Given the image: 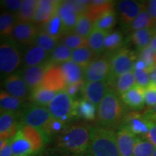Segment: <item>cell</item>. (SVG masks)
<instances>
[{
  "label": "cell",
  "instance_id": "cell-1",
  "mask_svg": "<svg viewBox=\"0 0 156 156\" xmlns=\"http://www.w3.org/2000/svg\"><path fill=\"white\" fill-rule=\"evenodd\" d=\"M90 140V127L78 123L68 126L56 137V145L64 153L76 156L87 152Z\"/></svg>",
  "mask_w": 156,
  "mask_h": 156
},
{
  "label": "cell",
  "instance_id": "cell-2",
  "mask_svg": "<svg viewBox=\"0 0 156 156\" xmlns=\"http://www.w3.org/2000/svg\"><path fill=\"white\" fill-rule=\"evenodd\" d=\"M125 114L122 99L109 87L98 108L97 121L99 125L111 129L118 128L122 125Z\"/></svg>",
  "mask_w": 156,
  "mask_h": 156
},
{
  "label": "cell",
  "instance_id": "cell-3",
  "mask_svg": "<svg viewBox=\"0 0 156 156\" xmlns=\"http://www.w3.org/2000/svg\"><path fill=\"white\" fill-rule=\"evenodd\" d=\"M89 152L92 156H121L114 129L100 125L90 127Z\"/></svg>",
  "mask_w": 156,
  "mask_h": 156
},
{
  "label": "cell",
  "instance_id": "cell-4",
  "mask_svg": "<svg viewBox=\"0 0 156 156\" xmlns=\"http://www.w3.org/2000/svg\"><path fill=\"white\" fill-rule=\"evenodd\" d=\"M53 120L48 108L30 103L23 107L20 112L21 125L30 126L37 129L44 134L46 141L48 139V126Z\"/></svg>",
  "mask_w": 156,
  "mask_h": 156
},
{
  "label": "cell",
  "instance_id": "cell-5",
  "mask_svg": "<svg viewBox=\"0 0 156 156\" xmlns=\"http://www.w3.org/2000/svg\"><path fill=\"white\" fill-rule=\"evenodd\" d=\"M108 56L110 61V73L107 78L108 83L121 75L133 72L138 57L134 51L124 46Z\"/></svg>",
  "mask_w": 156,
  "mask_h": 156
},
{
  "label": "cell",
  "instance_id": "cell-6",
  "mask_svg": "<svg viewBox=\"0 0 156 156\" xmlns=\"http://www.w3.org/2000/svg\"><path fill=\"white\" fill-rule=\"evenodd\" d=\"M75 101L65 90L58 92L48 105V109L54 119L65 124L68 119L75 116Z\"/></svg>",
  "mask_w": 156,
  "mask_h": 156
},
{
  "label": "cell",
  "instance_id": "cell-7",
  "mask_svg": "<svg viewBox=\"0 0 156 156\" xmlns=\"http://www.w3.org/2000/svg\"><path fill=\"white\" fill-rule=\"evenodd\" d=\"M21 63L18 46L12 41L2 43L0 46V70L3 75H9Z\"/></svg>",
  "mask_w": 156,
  "mask_h": 156
},
{
  "label": "cell",
  "instance_id": "cell-8",
  "mask_svg": "<svg viewBox=\"0 0 156 156\" xmlns=\"http://www.w3.org/2000/svg\"><path fill=\"white\" fill-rule=\"evenodd\" d=\"M110 73V61L108 55L98 56L90 64L84 72L85 83L102 81L106 80Z\"/></svg>",
  "mask_w": 156,
  "mask_h": 156
},
{
  "label": "cell",
  "instance_id": "cell-9",
  "mask_svg": "<svg viewBox=\"0 0 156 156\" xmlns=\"http://www.w3.org/2000/svg\"><path fill=\"white\" fill-rule=\"evenodd\" d=\"M19 112L1 111L0 114V140H9L16 135L20 126Z\"/></svg>",
  "mask_w": 156,
  "mask_h": 156
},
{
  "label": "cell",
  "instance_id": "cell-10",
  "mask_svg": "<svg viewBox=\"0 0 156 156\" xmlns=\"http://www.w3.org/2000/svg\"><path fill=\"white\" fill-rule=\"evenodd\" d=\"M4 87L6 92L23 101L30 97V90L23 79V73H12L7 76Z\"/></svg>",
  "mask_w": 156,
  "mask_h": 156
},
{
  "label": "cell",
  "instance_id": "cell-11",
  "mask_svg": "<svg viewBox=\"0 0 156 156\" xmlns=\"http://www.w3.org/2000/svg\"><path fill=\"white\" fill-rule=\"evenodd\" d=\"M109 89L107 79L105 80L90 82L84 83L81 90L83 98L94 104L97 108L103 101L105 95Z\"/></svg>",
  "mask_w": 156,
  "mask_h": 156
},
{
  "label": "cell",
  "instance_id": "cell-12",
  "mask_svg": "<svg viewBox=\"0 0 156 156\" xmlns=\"http://www.w3.org/2000/svg\"><path fill=\"white\" fill-rule=\"evenodd\" d=\"M40 87L58 93L67 87V83L62 70L58 64H53L45 74Z\"/></svg>",
  "mask_w": 156,
  "mask_h": 156
},
{
  "label": "cell",
  "instance_id": "cell-13",
  "mask_svg": "<svg viewBox=\"0 0 156 156\" xmlns=\"http://www.w3.org/2000/svg\"><path fill=\"white\" fill-rule=\"evenodd\" d=\"M122 124L137 136L145 137L149 132L150 122L144 116L143 113L138 112L126 113Z\"/></svg>",
  "mask_w": 156,
  "mask_h": 156
},
{
  "label": "cell",
  "instance_id": "cell-14",
  "mask_svg": "<svg viewBox=\"0 0 156 156\" xmlns=\"http://www.w3.org/2000/svg\"><path fill=\"white\" fill-rule=\"evenodd\" d=\"M52 64L53 63L48 59L37 66L25 68L23 72V79L30 92L40 87L45 74Z\"/></svg>",
  "mask_w": 156,
  "mask_h": 156
},
{
  "label": "cell",
  "instance_id": "cell-15",
  "mask_svg": "<svg viewBox=\"0 0 156 156\" xmlns=\"http://www.w3.org/2000/svg\"><path fill=\"white\" fill-rule=\"evenodd\" d=\"M38 29L33 23L17 21L12 33V38L23 45L34 44Z\"/></svg>",
  "mask_w": 156,
  "mask_h": 156
},
{
  "label": "cell",
  "instance_id": "cell-16",
  "mask_svg": "<svg viewBox=\"0 0 156 156\" xmlns=\"http://www.w3.org/2000/svg\"><path fill=\"white\" fill-rule=\"evenodd\" d=\"M145 5V2L132 0L119 2L118 4V12L121 23L125 27L129 25L139 15Z\"/></svg>",
  "mask_w": 156,
  "mask_h": 156
},
{
  "label": "cell",
  "instance_id": "cell-17",
  "mask_svg": "<svg viewBox=\"0 0 156 156\" xmlns=\"http://www.w3.org/2000/svg\"><path fill=\"white\" fill-rule=\"evenodd\" d=\"M57 13L61 17L67 33L73 31L80 14L76 9L73 1H60Z\"/></svg>",
  "mask_w": 156,
  "mask_h": 156
},
{
  "label": "cell",
  "instance_id": "cell-18",
  "mask_svg": "<svg viewBox=\"0 0 156 156\" xmlns=\"http://www.w3.org/2000/svg\"><path fill=\"white\" fill-rule=\"evenodd\" d=\"M116 136L121 156H133L136 136L122 124L118 127Z\"/></svg>",
  "mask_w": 156,
  "mask_h": 156
},
{
  "label": "cell",
  "instance_id": "cell-19",
  "mask_svg": "<svg viewBox=\"0 0 156 156\" xmlns=\"http://www.w3.org/2000/svg\"><path fill=\"white\" fill-rule=\"evenodd\" d=\"M60 1L54 0H40L35 14L34 23H43L47 22L57 12Z\"/></svg>",
  "mask_w": 156,
  "mask_h": 156
},
{
  "label": "cell",
  "instance_id": "cell-20",
  "mask_svg": "<svg viewBox=\"0 0 156 156\" xmlns=\"http://www.w3.org/2000/svg\"><path fill=\"white\" fill-rule=\"evenodd\" d=\"M124 104L133 110H140L145 106V88L140 85L130 89L127 92L121 95Z\"/></svg>",
  "mask_w": 156,
  "mask_h": 156
},
{
  "label": "cell",
  "instance_id": "cell-21",
  "mask_svg": "<svg viewBox=\"0 0 156 156\" xmlns=\"http://www.w3.org/2000/svg\"><path fill=\"white\" fill-rule=\"evenodd\" d=\"M12 156H33L35 153L30 142L19 129L14 137L10 140Z\"/></svg>",
  "mask_w": 156,
  "mask_h": 156
},
{
  "label": "cell",
  "instance_id": "cell-22",
  "mask_svg": "<svg viewBox=\"0 0 156 156\" xmlns=\"http://www.w3.org/2000/svg\"><path fill=\"white\" fill-rule=\"evenodd\" d=\"M59 66L64 74L67 85L80 83L84 81L85 69L72 60L64 62Z\"/></svg>",
  "mask_w": 156,
  "mask_h": 156
},
{
  "label": "cell",
  "instance_id": "cell-23",
  "mask_svg": "<svg viewBox=\"0 0 156 156\" xmlns=\"http://www.w3.org/2000/svg\"><path fill=\"white\" fill-rule=\"evenodd\" d=\"M114 2L109 0L90 1L88 8L85 14L94 23L106 12L114 10Z\"/></svg>",
  "mask_w": 156,
  "mask_h": 156
},
{
  "label": "cell",
  "instance_id": "cell-24",
  "mask_svg": "<svg viewBox=\"0 0 156 156\" xmlns=\"http://www.w3.org/2000/svg\"><path fill=\"white\" fill-rule=\"evenodd\" d=\"M155 35L154 28L142 29L131 33L129 37V41L136 48V49L140 51L150 46Z\"/></svg>",
  "mask_w": 156,
  "mask_h": 156
},
{
  "label": "cell",
  "instance_id": "cell-25",
  "mask_svg": "<svg viewBox=\"0 0 156 156\" xmlns=\"http://www.w3.org/2000/svg\"><path fill=\"white\" fill-rule=\"evenodd\" d=\"M39 28L44 30L49 36L58 40L64 34H67V30H66L64 23L57 12L49 20L41 25Z\"/></svg>",
  "mask_w": 156,
  "mask_h": 156
},
{
  "label": "cell",
  "instance_id": "cell-26",
  "mask_svg": "<svg viewBox=\"0 0 156 156\" xmlns=\"http://www.w3.org/2000/svg\"><path fill=\"white\" fill-rule=\"evenodd\" d=\"M48 52L36 44H32L28 48L24 56V65L26 67L37 66L46 61Z\"/></svg>",
  "mask_w": 156,
  "mask_h": 156
},
{
  "label": "cell",
  "instance_id": "cell-27",
  "mask_svg": "<svg viewBox=\"0 0 156 156\" xmlns=\"http://www.w3.org/2000/svg\"><path fill=\"white\" fill-rule=\"evenodd\" d=\"M136 80L133 72H130L118 77L108 83L109 87L114 90L119 95H122L135 86Z\"/></svg>",
  "mask_w": 156,
  "mask_h": 156
},
{
  "label": "cell",
  "instance_id": "cell-28",
  "mask_svg": "<svg viewBox=\"0 0 156 156\" xmlns=\"http://www.w3.org/2000/svg\"><path fill=\"white\" fill-rule=\"evenodd\" d=\"M20 130L23 132L26 139L30 142L36 153H38L42 149L46 140L44 134L38 129L30 126L21 125L20 126Z\"/></svg>",
  "mask_w": 156,
  "mask_h": 156
},
{
  "label": "cell",
  "instance_id": "cell-29",
  "mask_svg": "<svg viewBox=\"0 0 156 156\" xmlns=\"http://www.w3.org/2000/svg\"><path fill=\"white\" fill-rule=\"evenodd\" d=\"M98 108L84 98L75 101V116L80 117L87 121H93L97 117Z\"/></svg>",
  "mask_w": 156,
  "mask_h": 156
},
{
  "label": "cell",
  "instance_id": "cell-30",
  "mask_svg": "<svg viewBox=\"0 0 156 156\" xmlns=\"http://www.w3.org/2000/svg\"><path fill=\"white\" fill-rule=\"evenodd\" d=\"M155 25L152 20L151 15L146 8V3L144 8L142 9L139 15L132 22L126 26L128 32H134V31L142 30L146 28H155Z\"/></svg>",
  "mask_w": 156,
  "mask_h": 156
},
{
  "label": "cell",
  "instance_id": "cell-31",
  "mask_svg": "<svg viewBox=\"0 0 156 156\" xmlns=\"http://www.w3.org/2000/svg\"><path fill=\"white\" fill-rule=\"evenodd\" d=\"M108 33L93 28L91 34L87 37V47L92 50L96 56H101L103 52L105 39Z\"/></svg>",
  "mask_w": 156,
  "mask_h": 156
},
{
  "label": "cell",
  "instance_id": "cell-32",
  "mask_svg": "<svg viewBox=\"0 0 156 156\" xmlns=\"http://www.w3.org/2000/svg\"><path fill=\"white\" fill-rule=\"evenodd\" d=\"M124 47V36L122 32L118 30L110 31L105 39L103 52L106 55L111 54Z\"/></svg>",
  "mask_w": 156,
  "mask_h": 156
},
{
  "label": "cell",
  "instance_id": "cell-33",
  "mask_svg": "<svg viewBox=\"0 0 156 156\" xmlns=\"http://www.w3.org/2000/svg\"><path fill=\"white\" fill-rule=\"evenodd\" d=\"M96 57L97 56L94 52L86 46L73 50L72 51L71 60L85 69Z\"/></svg>",
  "mask_w": 156,
  "mask_h": 156
},
{
  "label": "cell",
  "instance_id": "cell-34",
  "mask_svg": "<svg viewBox=\"0 0 156 156\" xmlns=\"http://www.w3.org/2000/svg\"><path fill=\"white\" fill-rule=\"evenodd\" d=\"M38 3V1L36 0L23 1L20 9L15 14L17 21L27 23L34 22Z\"/></svg>",
  "mask_w": 156,
  "mask_h": 156
},
{
  "label": "cell",
  "instance_id": "cell-35",
  "mask_svg": "<svg viewBox=\"0 0 156 156\" xmlns=\"http://www.w3.org/2000/svg\"><path fill=\"white\" fill-rule=\"evenodd\" d=\"M58 93L43 88L41 87H37L30 92V99L31 102L38 106H44L48 105L53 100Z\"/></svg>",
  "mask_w": 156,
  "mask_h": 156
},
{
  "label": "cell",
  "instance_id": "cell-36",
  "mask_svg": "<svg viewBox=\"0 0 156 156\" xmlns=\"http://www.w3.org/2000/svg\"><path fill=\"white\" fill-rule=\"evenodd\" d=\"M24 101L15 98L5 90H2L0 94V106L1 111L11 112H19L18 110L23 106Z\"/></svg>",
  "mask_w": 156,
  "mask_h": 156
},
{
  "label": "cell",
  "instance_id": "cell-37",
  "mask_svg": "<svg viewBox=\"0 0 156 156\" xmlns=\"http://www.w3.org/2000/svg\"><path fill=\"white\" fill-rule=\"evenodd\" d=\"M156 147L146 137L136 136L133 156H153Z\"/></svg>",
  "mask_w": 156,
  "mask_h": 156
},
{
  "label": "cell",
  "instance_id": "cell-38",
  "mask_svg": "<svg viewBox=\"0 0 156 156\" xmlns=\"http://www.w3.org/2000/svg\"><path fill=\"white\" fill-rule=\"evenodd\" d=\"M72 51H73L63 44H58L52 51L49 60L53 64L60 65L64 62L71 61Z\"/></svg>",
  "mask_w": 156,
  "mask_h": 156
},
{
  "label": "cell",
  "instance_id": "cell-39",
  "mask_svg": "<svg viewBox=\"0 0 156 156\" xmlns=\"http://www.w3.org/2000/svg\"><path fill=\"white\" fill-rule=\"evenodd\" d=\"M60 39H61L62 44L65 45L71 50L73 49V51L77 48L87 46V38L76 34L73 31L65 34Z\"/></svg>",
  "mask_w": 156,
  "mask_h": 156
},
{
  "label": "cell",
  "instance_id": "cell-40",
  "mask_svg": "<svg viewBox=\"0 0 156 156\" xmlns=\"http://www.w3.org/2000/svg\"><path fill=\"white\" fill-rule=\"evenodd\" d=\"M58 39L49 36L38 28V34L35 39L34 44L44 48L48 53V52H52V51L56 48V46L58 45Z\"/></svg>",
  "mask_w": 156,
  "mask_h": 156
},
{
  "label": "cell",
  "instance_id": "cell-41",
  "mask_svg": "<svg viewBox=\"0 0 156 156\" xmlns=\"http://www.w3.org/2000/svg\"><path fill=\"white\" fill-rule=\"evenodd\" d=\"M93 24L94 23L84 13L80 16L73 32L83 38H87L93 30Z\"/></svg>",
  "mask_w": 156,
  "mask_h": 156
},
{
  "label": "cell",
  "instance_id": "cell-42",
  "mask_svg": "<svg viewBox=\"0 0 156 156\" xmlns=\"http://www.w3.org/2000/svg\"><path fill=\"white\" fill-rule=\"evenodd\" d=\"M17 22L15 15L8 12L2 13L0 16V33L1 36L8 37L12 36L15 25Z\"/></svg>",
  "mask_w": 156,
  "mask_h": 156
},
{
  "label": "cell",
  "instance_id": "cell-43",
  "mask_svg": "<svg viewBox=\"0 0 156 156\" xmlns=\"http://www.w3.org/2000/svg\"><path fill=\"white\" fill-rule=\"evenodd\" d=\"M116 23V15L114 10L108 12L97 20L93 24V28L110 32V30Z\"/></svg>",
  "mask_w": 156,
  "mask_h": 156
},
{
  "label": "cell",
  "instance_id": "cell-44",
  "mask_svg": "<svg viewBox=\"0 0 156 156\" xmlns=\"http://www.w3.org/2000/svg\"><path fill=\"white\" fill-rule=\"evenodd\" d=\"M138 58L145 62L150 72H151L156 66V53L150 46L140 51Z\"/></svg>",
  "mask_w": 156,
  "mask_h": 156
},
{
  "label": "cell",
  "instance_id": "cell-45",
  "mask_svg": "<svg viewBox=\"0 0 156 156\" xmlns=\"http://www.w3.org/2000/svg\"><path fill=\"white\" fill-rule=\"evenodd\" d=\"M133 73L135 77L136 84L144 88L147 87L151 83L150 72L142 69H134Z\"/></svg>",
  "mask_w": 156,
  "mask_h": 156
},
{
  "label": "cell",
  "instance_id": "cell-46",
  "mask_svg": "<svg viewBox=\"0 0 156 156\" xmlns=\"http://www.w3.org/2000/svg\"><path fill=\"white\" fill-rule=\"evenodd\" d=\"M145 102L150 108L156 106V85L151 83L145 88Z\"/></svg>",
  "mask_w": 156,
  "mask_h": 156
},
{
  "label": "cell",
  "instance_id": "cell-47",
  "mask_svg": "<svg viewBox=\"0 0 156 156\" xmlns=\"http://www.w3.org/2000/svg\"><path fill=\"white\" fill-rule=\"evenodd\" d=\"M23 1L20 0H3L1 1V5L8 12H18L22 5Z\"/></svg>",
  "mask_w": 156,
  "mask_h": 156
},
{
  "label": "cell",
  "instance_id": "cell-48",
  "mask_svg": "<svg viewBox=\"0 0 156 156\" xmlns=\"http://www.w3.org/2000/svg\"><path fill=\"white\" fill-rule=\"evenodd\" d=\"M0 156H12L10 140H0Z\"/></svg>",
  "mask_w": 156,
  "mask_h": 156
},
{
  "label": "cell",
  "instance_id": "cell-49",
  "mask_svg": "<svg viewBox=\"0 0 156 156\" xmlns=\"http://www.w3.org/2000/svg\"><path fill=\"white\" fill-rule=\"evenodd\" d=\"M145 137L156 147V121L150 122L149 132Z\"/></svg>",
  "mask_w": 156,
  "mask_h": 156
},
{
  "label": "cell",
  "instance_id": "cell-50",
  "mask_svg": "<svg viewBox=\"0 0 156 156\" xmlns=\"http://www.w3.org/2000/svg\"><path fill=\"white\" fill-rule=\"evenodd\" d=\"M84 83H85V81L81 82L80 83H77V84H73V85H67V87L64 90L67 92L68 94L69 95H71L72 97H75L77 95V93L79 91L81 92L82 87H83Z\"/></svg>",
  "mask_w": 156,
  "mask_h": 156
},
{
  "label": "cell",
  "instance_id": "cell-51",
  "mask_svg": "<svg viewBox=\"0 0 156 156\" xmlns=\"http://www.w3.org/2000/svg\"><path fill=\"white\" fill-rule=\"evenodd\" d=\"M145 3L146 8L156 25V0H151V1L146 2Z\"/></svg>",
  "mask_w": 156,
  "mask_h": 156
},
{
  "label": "cell",
  "instance_id": "cell-52",
  "mask_svg": "<svg viewBox=\"0 0 156 156\" xmlns=\"http://www.w3.org/2000/svg\"><path fill=\"white\" fill-rule=\"evenodd\" d=\"M144 116L146 117V119L150 122L151 121H156V106L153 108L147 109L143 113Z\"/></svg>",
  "mask_w": 156,
  "mask_h": 156
},
{
  "label": "cell",
  "instance_id": "cell-53",
  "mask_svg": "<svg viewBox=\"0 0 156 156\" xmlns=\"http://www.w3.org/2000/svg\"><path fill=\"white\" fill-rule=\"evenodd\" d=\"M151 83L156 85V66L151 72Z\"/></svg>",
  "mask_w": 156,
  "mask_h": 156
},
{
  "label": "cell",
  "instance_id": "cell-54",
  "mask_svg": "<svg viewBox=\"0 0 156 156\" xmlns=\"http://www.w3.org/2000/svg\"><path fill=\"white\" fill-rule=\"evenodd\" d=\"M149 46L156 53V34L154 36L153 39H152Z\"/></svg>",
  "mask_w": 156,
  "mask_h": 156
},
{
  "label": "cell",
  "instance_id": "cell-55",
  "mask_svg": "<svg viewBox=\"0 0 156 156\" xmlns=\"http://www.w3.org/2000/svg\"><path fill=\"white\" fill-rule=\"evenodd\" d=\"M76 156H92V155L90 153L89 151H87V152H86V153L80 154V155H76Z\"/></svg>",
  "mask_w": 156,
  "mask_h": 156
},
{
  "label": "cell",
  "instance_id": "cell-56",
  "mask_svg": "<svg viewBox=\"0 0 156 156\" xmlns=\"http://www.w3.org/2000/svg\"><path fill=\"white\" fill-rule=\"evenodd\" d=\"M153 156H156V150H155V151L154 152V153H153Z\"/></svg>",
  "mask_w": 156,
  "mask_h": 156
},
{
  "label": "cell",
  "instance_id": "cell-57",
  "mask_svg": "<svg viewBox=\"0 0 156 156\" xmlns=\"http://www.w3.org/2000/svg\"><path fill=\"white\" fill-rule=\"evenodd\" d=\"M154 29H155V34H156V25H155V28H154Z\"/></svg>",
  "mask_w": 156,
  "mask_h": 156
}]
</instances>
